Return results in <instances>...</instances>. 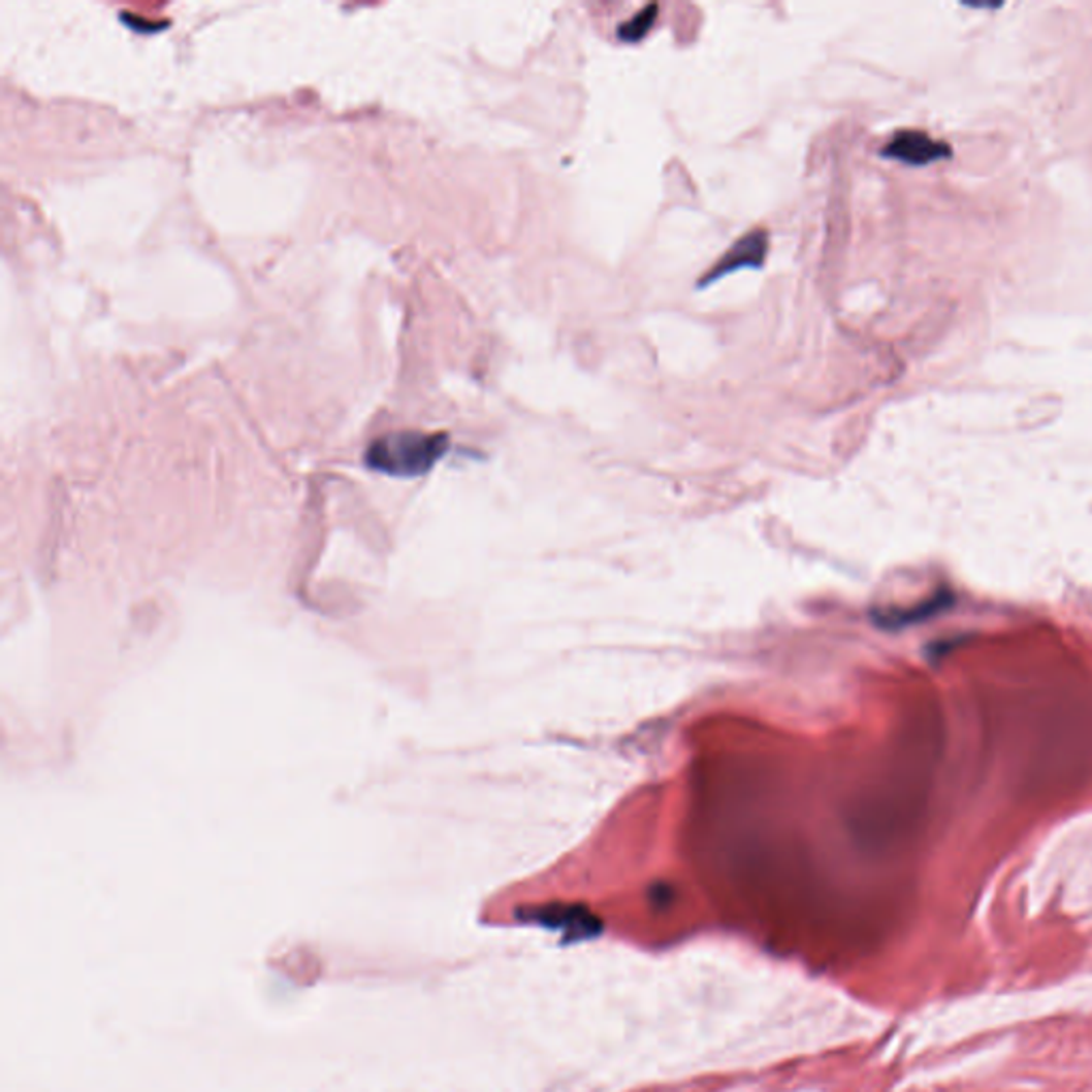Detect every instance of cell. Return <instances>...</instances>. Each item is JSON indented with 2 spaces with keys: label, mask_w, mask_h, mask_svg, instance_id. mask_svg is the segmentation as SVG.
I'll list each match as a JSON object with an SVG mask.
<instances>
[{
  "label": "cell",
  "mask_w": 1092,
  "mask_h": 1092,
  "mask_svg": "<svg viewBox=\"0 0 1092 1092\" xmlns=\"http://www.w3.org/2000/svg\"><path fill=\"white\" fill-rule=\"evenodd\" d=\"M950 604H952V596L948 591H939L937 596L918 604L916 608L890 610V613L877 615V621H881L884 625H907V623H916V621H922V619L941 613V610L948 608Z\"/></svg>",
  "instance_id": "obj_4"
},
{
  "label": "cell",
  "mask_w": 1092,
  "mask_h": 1092,
  "mask_svg": "<svg viewBox=\"0 0 1092 1092\" xmlns=\"http://www.w3.org/2000/svg\"><path fill=\"white\" fill-rule=\"evenodd\" d=\"M657 13H660V7L655 3L642 7L640 11H636L628 22L619 24L617 28V37L623 41V43H638L645 39L651 28L655 26L657 22Z\"/></svg>",
  "instance_id": "obj_5"
},
{
  "label": "cell",
  "mask_w": 1092,
  "mask_h": 1092,
  "mask_svg": "<svg viewBox=\"0 0 1092 1092\" xmlns=\"http://www.w3.org/2000/svg\"><path fill=\"white\" fill-rule=\"evenodd\" d=\"M881 156L898 160L911 167H924L935 163V160L948 158L950 148L943 141H937L922 131H898L884 148Z\"/></svg>",
  "instance_id": "obj_3"
},
{
  "label": "cell",
  "mask_w": 1092,
  "mask_h": 1092,
  "mask_svg": "<svg viewBox=\"0 0 1092 1092\" xmlns=\"http://www.w3.org/2000/svg\"><path fill=\"white\" fill-rule=\"evenodd\" d=\"M768 248H770V235L766 229H753L741 235L719 256L713 267H709L700 276L696 286L706 288V286L715 284L717 280L734 271H741V269H762L766 263Z\"/></svg>",
  "instance_id": "obj_2"
},
{
  "label": "cell",
  "mask_w": 1092,
  "mask_h": 1092,
  "mask_svg": "<svg viewBox=\"0 0 1092 1092\" xmlns=\"http://www.w3.org/2000/svg\"><path fill=\"white\" fill-rule=\"evenodd\" d=\"M448 436L425 431H393L376 438L365 451L370 470L393 478H419L446 455Z\"/></svg>",
  "instance_id": "obj_1"
}]
</instances>
